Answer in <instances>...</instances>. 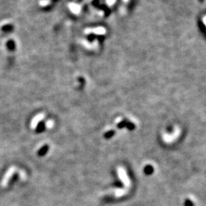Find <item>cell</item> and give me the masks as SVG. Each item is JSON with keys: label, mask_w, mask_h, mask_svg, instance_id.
Segmentation results:
<instances>
[{"label": "cell", "mask_w": 206, "mask_h": 206, "mask_svg": "<svg viewBox=\"0 0 206 206\" xmlns=\"http://www.w3.org/2000/svg\"><path fill=\"white\" fill-rule=\"evenodd\" d=\"M15 169L14 167L10 168V169L8 170V172L6 173L4 178H3V180H2V186H4V187L5 186H6V185L8 183V182H9V180H10V179L12 178V176H13V174L15 173Z\"/></svg>", "instance_id": "1"}, {"label": "cell", "mask_w": 206, "mask_h": 206, "mask_svg": "<svg viewBox=\"0 0 206 206\" xmlns=\"http://www.w3.org/2000/svg\"><path fill=\"white\" fill-rule=\"evenodd\" d=\"M126 121H122V122H121V123H119L118 125V128H123V127H125L126 126Z\"/></svg>", "instance_id": "11"}, {"label": "cell", "mask_w": 206, "mask_h": 206, "mask_svg": "<svg viewBox=\"0 0 206 206\" xmlns=\"http://www.w3.org/2000/svg\"><path fill=\"white\" fill-rule=\"evenodd\" d=\"M126 127H127L129 130H133L134 127H135V126H134V125L133 123H131V122H128V123H126Z\"/></svg>", "instance_id": "9"}, {"label": "cell", "mask_w": 206, "mask_h": 206, "mask_svg": "<svg viewBox=\"0 0 206 206\" xmlns=\"http://www.w3.org/2000/svg\"><path fill=\"white\" fill-rule=\"evenodd\" d=\"M86 33H89L92 31V32L95 33V34H101L105 32V30H104V29H102V28H97V29H89V30H86Z\"/></svg>", "instance_id": "4"}, {"label": "cell", "mask_w": 206, "mask_h": 206, "mask_svg": "<svg viewBox=\"0 0 206 206\" xmlns=\"http://www.w3.org/2000/svg\"><path fill=\"white\" fill-rule=\"evenodd\" d=\"M144 173H145L146 175H151L153 173H154V168L153 166H150V165H148L144 167Z\"/></svg>", "instance_id": "7"}, {"label": "cell", "mask_w": 206, "mask_h": 206, "mask_svg": "<svg viewBox=\"0 0 206 206\" xmlns=\"http://www.w3.org/2000/svg\"><path fill=\"white\" fill-rule=\"evenodd\" d=\"M45 129V124L44 122H39L36 128V132L37 133H40V132H44Z\"/></svg>", "instance_id": "6"}, {"label": "cell", "mask_w": 206, "mask_h": 206, "mask_svg": "<svg viewBox=\"0 0 206 206\" xmlns=\"http://www.w3.org/2000/svg\"><path fill=\"white\" fill-rule=\"evenodd\" d=\"M70 10L73 12H74V13H78V12H79V10H80L79 6H78V5L75 4V3H71V4L70 5Z\"/></svg>", "instance_id": "5"}, {"label": "cell", "mask_w": 206, "mask_h": 206, "mask_svg": "<svg viewBox=\"0 0 206 206\" xmlns=\"http://www.w3.org/2000/svg\"><path fill=\"white\" fill-rule=\"evenodd\" d=\"M43 118H44V115H43V114L37 115L36 117L34 118V119H33L32 121H31V127H34V126H36L40 122V120L42 119Z\"/></svg>", "instance_id": "3"}, {"label": "cell", "mask_w": 206, "mask_h": 206, "mask_svg": "<svg viewBox=\"0 0 206 206\" xmlns=\"http://www.w3.org/2000/svg\"><path fill=\"white\" fill-rule=\"evenodd\" d=\"M185 206H194V205H193V202H191L189 199H186L185 201Z\"/></svg>", "instance_id": "10"}, {"label": "cell", "mask_w": 206, "mask_h": 206, "mask_svg": "<svg viewBox=\"0 0 206 206\" xmlns=\"http://www.w3.org/2000/svg\"><path fill=\"white\" fill-rule=\"evenodd\" d=\"M48 150H49V146L47 145V144L43 146L42 148H40V149L38 150V155L39 157H43V156H45V154L47 153Z\"/></svg>", "instance_id": "2"}, {"label": "cell", "mask_w": 206, "mask_h": 206, "mask_svg": "<svg viewBox=\"0 0 206 206\" xmlns=\"http://www.w3.org/2000/svg\"><path fill=\"white\" fill-rule=\"evenodd\" d=\"M114 134H115V132H114V131H109V132H107L104 134V137H105V138L109 139V138H111V137H113Z\"/></svg>", "instance_id": "8"}]
</instances>
